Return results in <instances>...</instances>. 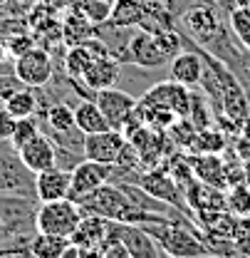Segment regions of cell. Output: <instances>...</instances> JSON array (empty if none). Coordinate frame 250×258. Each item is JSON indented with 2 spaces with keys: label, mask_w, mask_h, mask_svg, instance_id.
I'll return each mask as SVG.
<instances>
[{
  "label": "cell",
  "mask_w": 250,
  "mask_h": 258,
  "mask_svg": "<svg viewBox=\"0 0 250 258\" xmlns=\"http://www.w3.org/2000/svg\"><path fill=\"white\" fill-rule=\"evenodd\" d=\"M158 243V248L171 258H208V248L203 243V231L193 219H169L141 224Z\"/></svg>",
  "instance_id": "obj_1"
},
{
  "label": "cell",
  "mask_w": 250,
  "mask_h": 258,
  "mask_svg": "<svg viewBox=\"0 0 250 258\" xmlns=\"http://www.w3.org/2000/svg\"><path fill=\"white\" fill-rule=\"evenodd\" d=\"M37 209L40 201L35 196L0 191V248L30 243V238L37 233Z\"/></svg>",
  "instance_id": "obj_2"
},
{
  "label": "cell",
  "mask_w": 250,
  "mask_h": 258,
  "mask_svg": "<svg viewBox=\"0 0 250 258\" xmlns=\"http://www.w3.org/2000/svg\"><path fill=\"white\" fill-rule=\"evenodd\" d=\"M82 209L72 199H60V201H45L37 209V231L40 233H52V236H72L82 219Z\"/></svg>",
  "instance_id": "obj_3"
},
{
  "label": "cell",
  "mask_w": 250,
  "mask_h": 258,
  "mask_svg": "<svg viewBox=\"0 0 250 258\" xmlns=\"http://www.w3.org/2000/svg\"><path fill=\"white\" fill-rule=\"evenodd\" d=\"M0 191L35 196V174L23 164L10 142H0Z\"/></svg>",
  "instance_id": "obj_4"
},
{
  "label": "cell",
  "mask_w": 250,
  "mask_h": 258,
  "mask_svg": "<svg viewBox=\"0 0 250 258\" xmlns=\"http://www.w3.org/2000/svg\"><path fill=\"white\" fill-rule=\"evenodd\" d=\"M134 184H139L144 191L151 194L154 199H161V201L176 206L179 211H184V214H188V216H193L191 206L186 204V196H184V191L179 189V184L174 181V176L169 174L166 166H154V169L141 171V174L136 176Z\"/></svg>",
  "instance_id": "obj_5"
},
{
  "label": "cell",
  "mask_w": 250,
  "mask_h": 258,
  "mask_svg": "<svg viewBox=\"0 0 250 258\" xmlns=\"http://www.w3.org/2000/svg\"><path fill=\"white\" fill-rule=\"evenodd\" d=\"M114 241H122L131 258H163V251L158 248L154 236L136 224H117V221H109L107 246L114 243Z\"/></svg>",
  "instance_id": "obj_6"
},
{
  "label": "cell",
  "mask_w": 250,
  "mask_h": 258,
  "mask_svg": "<svg viewBox=\"0 0 250 258\" xmlns=\"http://www.w3.org/2000/svg\"><path fill=\"white\" fill-rule=\"evenodd\" d=\"M13 64H15V75L20 77V82L28 85V87H37V90L45 87L52 80V72H55L52 55L45 47H37V45H32L30 50L18 55L13 60Z\"/></svg>",
  "instance_id": "obj_7"
},
{
  "label": "cell",
  "mask_w": 250,
  "mask_h": 258,
  "mask_svg": "<svg viewBox=\"0 0 250 258\" xmlns=\"http://www.w3.org/2000/svg\"><path fill=\"white\" fill-rule=\"evenodd\" d=\"M114 166L112 164H102L94 159H82L72 169V179H69V199L79 201L94 189L104 186L107 181H112Z\"/></svg>",
  "instance_id": "obj_8"
},
{
  "label": "cell",
  "mask_w": 250,
  "mask_h": 258,
  "mask_svg": "<svg viewBox=\"0 0 250 258\" xmlns=\"http://www.w3.org/2000/svg\"><path fill=\"white\" fill-rule=\"evenodd\" d=\"M124 62L139 64V67H144V70H156V67L169 62V57L161 52L154 32L144 30V28H134L129 42H126Z\"/></svg>",
  "instance_id": "obj_9"
},
{
  "label": "cell",
  "mask_w": 250,
  "mask_h": 258,
  "mask_svg": "<svg viewBox=\"0 0 250 258\" xmlns=\"http://www.w3.org/2000/svg\"><path fill=\"white\" fill-rule=\"evenodd\" d=\"M126 147L124 132L119 129H107L97 134H85V159H94L102 164H117L119 154Z\"/></svg>",
  "instance_id": "obj_10"
},
{
  "label": "cell",
  "mask_w": 250,
  "mask_h": 258,
  "mask_svg": "<svg viewBox=\"0 0 250 258\" xmlns=\"http://www.w3.org/2000/svg\"><path fill=\"white\" fill-rule=\"evenodd\" d=\"M92 99L99 104L102 114H104L107 122H109V127L124 132L126 119H129V114H131L134 107H136V99L131 95H126V92H122V90H117V87L99 90V92L92 95Z\"/></svg>",
  "instance_id": "obj_11"
},
{
  "label": "cell",
  "mask_w": 250,
  "mask_h": 258,
  "mask_svg": "<svg viewBox=\"0 0 250 258\" xmlns=\"http://www.w3.org/2000/svg\"><path fill=\"white\" fill-rule=\"evenodd\" d=\"M188 50H181L176 57H171V67H169V80L184 85L188 90H196L201 85V75H203V60L198 47L186 37Z\"/></svg>",
  "instance_id": "obj_12"
},
{
  "label": "cell",
  "mask_w": 250,
  "mask_h": 258,
  "mask_svg": "<svg viewBox=\"0 0 250 258\" xmlns=\"http://www.w3.org/2000/svg\"><path fill=\"white\" fill-rule=\"evenodd\" d=\"M141 104H156V107H166L171 112H176L179 117H186L188 114V102H191V90L174 82V80H166L161 85H154L146 95L139 99Z\"/></svg>",
  "instance_id": "obj_13"
},
{
  "label": "cell",
  "mask_w": 250,
  "mask_h": 258,
  "mask_svg": "<svg viewBox=\"0 0 250 258\" xmlns=\"http://www.w3.org/2000/svg\"><path fill=\"white\" fill-rule=\"evenodd\" d=\"M69 179H72V171H67L62 166H50L45 171H37L35 174V199L40 204L69 199Z\"/></svg>",
  "instance_id": "obj_14"
},
{
  "label": "cell",
  "mask_w": 250,
  "mask_h": 258,
  "mask_svg": "<svg viewBox=\"0 0 250 258\" xmlns=\"http://www.w3.org/2000/svg\"><path fill=\"white\" fill-rule=\"evenodd\" d=\"M117 80H119V60L112 57L109 52H99L92 60V64L87 67V72L82 77V85L94 95L99 90L114 87Z\"/></svg>",
  "instance_id": "obj_15"
},
{
  "label": "cell",
  "mask_w": 250,
  "mask_h": 258,
  "mask_svg": "<svg viewBox=\"0 0 250 258\" xmlns=\"http://www.w3.org/2000/svg\"><path fill=\"white\" fill-rule=\"evenodd\" d=\"M18 154H20L23 164L30 169L32 174L45 171V169H50V166H57V149H55L52 139H50L47 134H42V132H40L35 139H30Z\"/></svg>",
  "instance_id": "obj_16"
},
{
  "label": "cell",
  "mask_w": 250,
  "mask_h": 258,
  "mask_svg": "<svg viewBox=\"0 0 250 258\" xmlns=\"http://www.w3.org/2000/svg\"><path fill=\"white\" fill-rule=\"evenodd\" d=\"M107 233H109V221L107 219L85 214L79 219L77 228L72 231L69 241L77 243V246H104L107 248Z\"/></svg>",
  "instance_id": "obj_17"
},
{
  "label": "cell",
  "mask_w": 250,
  "mask_h": 258,
  "mask_svg": "<svg viewBox=\"0 0 250 258\" xmlns=\"http://www.w3.org/2000/svg\"><path fill=\"white\" fill-rule=\"evenodd\" d=\"M188 159H191L193 176L201 184L228 189L225 186V176H223V157L220 154H188Z\"/></svg>",
  "instance_id": "obj_18"
},
{
  "label": "cell",
  "mask_w": 250,
  "mask_h": 258,
  "mask_svg": "<svg viewBox=\"0 0 250 258\" xmlns=\"http://www.w3.org/2000/svg\"><path fill=\"white\" fill-rule=\"evenodd\" d=\"M74 127L79 129L82 134H97V132H107L109 122L107 117L102 114L99 104L94 102L92 97H85L74 104Z\"/></svg>",
  "instance_id": "obj_19"
},
{
  "label": "cell",
  "mask_w": 250,
  "mask_h": 258,
  "mask_svg": "<svg viewBox=\"0 0 250 258\" xmlns=\"http://www.w3.org/2000/svg\"><path fill=\"white\" fill-rule=\"evenodd\" d=\"M97 37V25L92 20H87L82 13L72 10L62 23V42L64 45H85Z\"/></svg>",
  "instance_id": "obj_20"
},
{
  "label": "cell",
  "mask_w": 250,
  "mask_h": 258,
  "mask_svg": "<svg viewBox=\"0 0 250 258\" xmlns=\"http://www.w3.org/2000/svg\"><path fill=\"white\" fill-rule=\"evenodd\" d=\"M228 144H230V139L213 124V127L206 129H196V137L191 142L188 154H223Z\"/></svg>",
  "instance_id": "obj_21"
},
{
  "label": "cell",
  "mask_w": 250,
  "mask_h": 258,
  "mask_svg": "<svg viewBox=\"0 0 250 258\" xmlns=\"http://www.w3.org/2000/svg\"><path fill=\"white\" fill-rule=\"evenodd\" d=\"M141 20H144L141 0H114L107 25H114V28H139Z\"/></svg>",
  "instance_id": "obj_22"
},
{
  "label": "cell",
  "mask_w": 250,
  "mask_h": 258,
  "mask_svg": "<svg viewBox=\"0 0 250 258\" xmlns=\"http://www.w3.org/2000/svg\"><path fill=\"white\" fill-rule=\"evenodd\" d=\"M3 107H5V109H8V112H10L15 119L37 114V107H40L37 87H28V85H23L20 90H15V92L8 97V99H3Z\"/></svg>",
  "instance_id": "obj_23"
},
{
  "label": "cell",
  "mask_w": 250,
  "mask_h": 258,
  "mask_svg": "<svg viewBox=\"0 0 250 258\" xmlns=\"http://www.w3.org/2000/svg\"><path fill=\"white\" fill-rule=\"evenodd\" d=\"M37 119H40V127L55 129V132H69V129H74V107L67 102H50L45 107L42 117H37Z\"/></svg>",
  "instance_id": "obj_24"
},
{
  "label": "cell",
  "mask_w": 250,
  "mask_h": 258,
  "mask_svg": "<svg viewBox=\"0 0 250 258\" xmlns=\"http://www.w3.org/2000/svg\"><path fill=\"white\" fill-rule=\"evenodd\" d=\"M69 246L67 236H52V233H35L28 243V251L35 258H62V251Z\"/></svg>",
  "instance_id": "obj_25"
},
{
  "label": "cell",
  "mask_w": 250,
  "mask_h": 258,
  "mask_svg": "<svg viewBox=\"0 0 250 258\" xmlns=\"http://www.w3.org/2000/svg\"><path fill=\"white\" fill-rule=\"evenodd\" d=\"M186 119L196 129L213 127V122H216V109H213L211 99L203 95V92H196V90H191V102H188Z\"/></svg>",
  "instance_id": "obj_26"
},
{
  "label": "cell",
  "mask_w": 250,
  "mask_h": 258,
  "mask_svg": "<svg viewBox=\"0 0 250 258\" xmlns=\"http://www.w3.org/2000/svg\"><path fill=\"white\" fill-rule=\"evenodd\" d=\"M228 25L235 35L238 45L243 50H250V8L248 5H235L228 15Z\"/></svg>",
  "instance_id": "obj_27"
},
{
  "label": "cell",
  "mask_w": 250,
  "mask_h": 258,
  "mask_svg": "<svg viewBox=\"0 0 250 258\" xmlns=\"http://www.w3.org/2000/svg\"><path fill=\"white\" fill-rule=\"evenodd\" d=\"M225 206L233 216H250V186L245 181L225 189Z\"/></svg>",
  "instance_id": "obj_28"
},
{
  "label": "cell",
  "mask_w": 250,
  "mask_h": 258,
  "mask_svg": "<svg viewBox=\"0 0 250 258\" xmlns=\"http://www.w3.org/2000/svg\"><path fill=\"white\" fill-rule=\"evenodd\" d=\"M40 134V122H37V117L32 114V117H20L18 122H15V132H13V137H10V147L15 149V152H20L30 139H35Z\"/></svg>",
  "instance_id": "obj_29"
},
{
  "label": "cell",
  "mask_w": 250,
  "mask_h": 258,
  "mask_svg": "<svg viewBox=\"0 0 250 258\" xmlns=\"http://www.w3.org/2000/svg\"><path fill=\"white\" fill-rule=\"evenodd\" d=\"M238 258H250V216H238V226L233 233Z\"/></svg>",
  "instance_id": "obj_30"
},
{
  "label": "cell",
  "mask_w": 250,
  "mask_h": 258,
  "mask_svg": "<svg viewBox=\"0 0 250 258\" xmlns=\"http://www.w3.org/2000/svg\"><path fill=\"white\" fill-rule=\"evenodd\" d=\"M23 87V82H20V77L15 75V70L10 72V75H0V99H8V97L13 95L15 90H20Z\"/></svg>",
  "instance_id": "obj_31"
},
{
  "label": "cell",
  "mask_w": 250,
  "mask_h": 258,
  "mask_svg": "<svg viewBox=\"0 0 250 258\" xmlns=\"http://www.w3.org/2000/svg\"><path fill=\"white\" fill-rule=\"evenodd\" d=\"M15 117L5 109V107H0V142H10V137H13V132H15Z\"/></svg>",
  "instance_id": "obj_32"
},
{
  "label": "cell",
  "mask_w": 250,
  "mask_h": 258,
  "mask_svg": "<svg viewBox=\"0 0 250 258\" xmlns=\"http://www.w3.org/2000/svg\"><path fill=\"white\" fill-rule=\"evenodd\" d=\"M230 149L238 154L240 161H248L250 159V139H245L243 134H238L235 139H230Z\"/></svg>",
  "instance_id": "obj_33"
},
{
  "label": "cell",
  "mask_w": 250,
  "mask_h": 258,
  "mask_svg": "<svg viewBox=\"0 0 250 258\" xmlns=\"http://www.w3.org/2000/svg\"><path fill=\"white\" fill-rule=\"evenodd\" d=\"M104 258H131V256H129V251L124 248L122 241H114V243H109L104 248Z\"/></svg>",
  "instance_id": "obj_34"
},
{
  "label": "cell",
  "mask_w": 250,
  "mask_h": 258,
  "mask_svg": "<svg viewBox=\"0 0 250 258\" xmlns=\"http://www.w3.org/2000/svg\"><path fill=\"white\" fill-rule=\"evenodd\" d=\"M79 258H104V246H79Z\"/></svg>",
  "instance_id": "obj_35"
},
{
  "label": "cell",
  "mask_w": 250,
  "mask_h": 258,
  "mask_svg": "<svg viewBox=\"0 0 250 258\" xmlns=\"http://www.w3.org/2000/svg\"><path fill=\"white\" fill-rule=\"evenodd\" d=\"M62 258H79V246L69 241V246L62 251Z\"/></svg>",
  "instance_id": "obj_36"
},
{
  "label": "cell",
  "mask_w": 250,
  "mask_h": 258,
  "mask_svg": "<svg viewBox=\"0 0 250 258\" xmlns=\"http://www.w3.org/2000/svg\"><path fill=\"white\" fill-rule=\"evenodd\" d=\"M240 134L245 137V139H250V117L243 122V127H240Z\"/></svg>",
  "instance_id": "obj_37"
},
{
  "label": "cell",
  "mask_w": 250,
  "mask_h": 258,
  "mask_svg": "<svg viewBox=\"0 0 250 258\" xmlns=\"http://www.w3.org/2000/svg\"><path fill=\"white\" fill-rule=\"evenodd\" d=\"M5 57H10V55H8V47H5V42L0 40V64L5 62Z\"/></svg>",
  "instance_id": "obj_38"
},
{
  "label": "cell",
  "mask_w": 250,
  "mask_h": 258,
  "mask_svg": "<svg viewBox=\"0 0 250 258\" xmlns=\"http://www.w3.org/2000/svg\"><path fill=\"white\" fill-rule=\"evenodd\" d=\"M5 258H35V256H32L30 251L25 248V251H20V253H13V256H5Z\"/></svg>",
  "instance_id": "obj_39"
},
{
  "label": "cell",
  "mask_w": 250,
  "mask_h": 258,
  "mask_svg": "<svg viewBox=\"0 0 250 258\" xmlns=\"http://www.w3.org/2000/svg\"><path fill=\"white\" fill-rule=\"evenodd\" d=\"M243 171H245V184L250 186V159L243 161Z\"/></svg>",
  "instance_id": "obj_40"
},
{
  "label": "cell",
  "mask_w": 250,
  "mask_h": 258,
  "mask_svg": "<svg viewBox=\"0 0 250 258\" xmlns=\"http://www.w3.org/2000/svg\"><path fill=\"white\" fill-rule=\"evenodd\" d=\"M243 57H245V70H248V75H250V50H245Z\"/></svg>",
  "instance_id": "obj_41"
},
{
  "label": "cell",
  "mask_w": 250,
  "mask_h": 258,
  "mask_svg": "<svg viewBox=\"0 0 250 258\" xmlns=\"http://www.w3.org/2000/svg\"><path fill=\"white\" fill-rule=\"evenodd\" d=\"M45 3H47V5H64L67 0H45Z\"/></svg>",
  "instance_id": "obj_42"
},
{
  "label": "cell",
  "mask_w": 250,
  "mask_h": 258,
  "mask_svg": "<svg viewBox=\"0 0 250 258\" xmlns=\"http://www.w3.org/2000/svg\"><path fill=\"white\" fill-rule=\"evenodd\" d=\"M163 258H171V256H166V253H163ZM208 258H213V256H208Z\"/></svg>",
  "instance_id": "obj_43"
}]
</instances>
